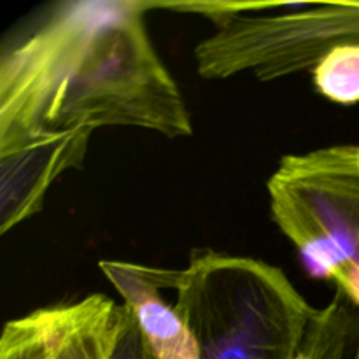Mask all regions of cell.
<instances>
[{"label":"cell","instance_id":"3","mask_svg":"<svg viewBox=\"0 0 359 359\" xmlns=\"http://www.w3.org/2000/svg\"><path fill=\"white\" fill-rule=\"evenodd\" d=\"M198 14L214 32L195 48L203 79L276 81L309 70L332 49L359 46V2H154Z\"/></svg>","mask_w":359,"mask_h":359},{"label":"cell","instance_id":"4","mask_svg":"<svg viewBox=\"0 0 359 359\" xmlns=\"http://www.w3.org/2000/svg\"><path fill=\"white\" fill-rule=\"evenodd\" d=\"M266 193L272 221L305 273L359 309V144L286 154Z\"/></svg>","mask_w":359,"mask_h":359},{"label":"cell","instance_id":"1","mask_svg":"<svg viewBox=\"0 0 359 359\" xmlns=\"http://www.w3.org/2000/svg\"><path fill=\"white\" fill-rule=\"evenodd\" d=\"M153 9V0H65L18 27L0 51V154L90 144L107 126L191 137L184 95L147 32Z\"/></svg>","mask_w":359,"mask_h":359},{"label":"cell","instance_id":"9","mask_svg":"<svg viewBox=\"0 0 359 359\" xmlns=\"http://www.w3.org/2000/svg\"><path fill=\"white\" fill-rule=\"evenodd\" d=\"M123 307H125L123 321L109 359H158L144 340L130 309L126 305Z\"/></svg>","mask_w":359,"mask_h":359},{"label":"cell","instance_id":"5","mask_svg":"<svg viewBox=\"0 0 359 359\" xmlns=\"http://www.w3.org/2000/svg\"><path fill=\"white\" fill-rule=\"evenodd\" d=\"M123 312L104 294L35 309L6 323L0 359H109Z\"/></svg>","mask_w":359,"mask_h":359},{"label":"cell","instance_id":"6","mask_svg":"<svg viewBox=\"0 0 359 359\" xmlns=\"http://www.w3.org/2000/svg\"><path fill=\"white\" fill-rule=\"evenodd\" d=\"M109 283L130 309L144 340L158 359H200L198 344L174 304L161 291H170V269L102 259Z\"/></svg>","mask_w":359,"mask_h":359},{"label":"cell","instance_id":"8","mask_svg":"<svg viewBox=\"0 0 359 359\" xmlns=\"http://www.w3.org/2000/svg\"><path fill=\"white\" fill-rule=\"evenodd\" d=\"M314 88L323 98L339 105L359 102V46L332 49L312 69Z\"/></svg>","mask_w":359,"mask_h":359},{"label":"cell","instance_id":"7","mask_svg":"<svg viewBox=\"0 0 359 359\" xmlns=\"http://www.w3.org/2000/svg\"><path fill=\"white\" fill-rule=\"evenodd\" d=\"M294 359H359V309L333 294L312 314Z\"/></svg>","mask_w":359,"mask_h":359},{"label":"cell","instance_id":"2","mask_svg":"<svg viewBox=\"0 0 359 359\" xmlns=\"http://www.w3.org/2000/svg\"><path fill=\"white\" fill-rule=\"evenodd\" d=\"M170 291L200 359H294L316 311L277 266L212 249L172 270Z\"/></svg>","mask_w":359,"mask_h":359}]
</instances>
